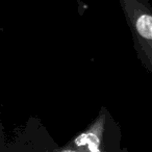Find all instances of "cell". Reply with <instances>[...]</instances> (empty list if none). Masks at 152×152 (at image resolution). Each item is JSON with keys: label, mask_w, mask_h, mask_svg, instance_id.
<instances>
[{"label": "cell", "mask_w": 152, "mask_h": 152, "mask_svg": "<svg viewBox=\"0 0 152 152\" xmlns=\"http://www.w3.org/2000/svg\"><path fill=\"white\" fill-rule=\"evenodd\" d=\"M137 30L142 38L146 40L152 39V18L150 15H142L137 20Z\"/></svg>", "instance_id": "cell-1"}, {"label": "cell", "mask_w": 152, "mask_h": 152, "mask_svg": "<svg viewBox=\"0 0 152 152\" xmlns=\"http://www.w3.org/2000/svg\"><path fill=\"white\" fill-rule=\"evenodd\" d=\"M61 152H76V151H74V150H72V149H66V150H63V151H61Z\"/></svg>", "instance_id": "cell-2"}]
</instances>
